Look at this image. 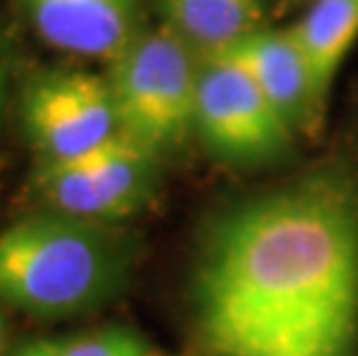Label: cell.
<instances>
[{
    "label": "cell",
    "mask_w": 358,
    "mask_h": 356,
    "mask_svg": "<svg viewBox=\"0 0 358 356\" xmlns=\"http://www.w3.org/2000/svg\"><path fill=\"white\" fill-rule=\"evenodd\" d=\"M192 308L203 356H356V173L324 166L217 218Z\"/></svg>",
    "instance_id": "6da1fadb"
},
{
    "label": "cell",
    "mask_w": 358,
    "mask_h": 356,
    "mask_svg": "<svg viewBox=\"0 0 358 356\" xmlns=\"http://www.w3.org/2000/svg\"><path fill=\"white\" fill-rule=\"evenodd\" d=\"M0 97H3V67H0Z\"/></svg>",
    "instance_id": "5bb4252c"
},
{
    "label": "cell",
    "mask_w": 358,
    "mask_h": 356,
    "mask_svg": "<svg viewBox=\"0 0 358 356\" xmlns=\"http://www.w3.org/2000/svg\"><path fill=\"white\" fill-rule=\"evenodd\" d=\"M21 120L44 162L72 160L120 134L106 74L86 70L37 74L24 93Z\"/></svg>",
    "instance_id": "8992f818"
},
{
    "label": "cell",
    "mask_w": 358,
    "mask_h": 356,
    "mask_svg": "<svg viewBox=\"0 0 358 356\" xmlns=\"http://www.w3.org/2000/svg\"><path fill=\"white\" fill-rule=\"evenodd\" d=\"M157 7L166 28L210 56L264 28L268 0H157Z\"/></svg>",
    "instance_id": "30bf717a"
},
{
    "label": "cell",
    "mask_w": 358,
    "mask_h": 356,
    "mask_svg": "<svg viewBox=\"0 0 358 356\" xmlns=\"http://www.w3.org/2000/svg\"><path fill=\"white\" fill-rule=\"evenodd\" d=\"M150 356H162V354H150Z\"/></svg>",
    "instance_id": "9a60e30c"
},
{
    "label": "cell",
    "mask_w": 358,
    "mask_h": 356,
    "mask_svg": "<svg viewBox=\"0 0 358 356\" xmlns=\"http://www.w3.org/2000/svg\"><path fill=\"white\" fill-rule=\"evenodd\" d=\"M222 54L250 74L292 130L319 125L306 56L292 28H259Z\"/></svg>",
    "instance_id": "ba28073f"
},
{
    "label": "cell",
    "mask_w": 358,
    "mask_h": 356,
    "mask_svg": "<svg viewBox=\"0 0 358 356\" xmlns=\"http://www.w3.org/2000/svg\"><path fill=\"white\" fill-rule=\"evenodd\" d=\"M127 243L102 222L51 211L0 234V299L35 317L102 306L127 283Z\"/></svg>",
    "instance_id": "7a4b0ae2"
},
{
    "label": "cell",
    "mask_w": 358,
    "mask_h": 356,
    "mask_svg": "<svg viewBox=\"0 0 358 356\" xmlns=\"http://www.w3.org/2000/svg\"><path fill=\"white\" fill-rule=\"evenodd\" d=\"M3 338H5V324H3V315H0V347H3Z\"/></svg>",
    "instance_id": "4fadbf2b"
},
{
    "label": "cell",
    "mask_w": 358,
    "mask_h": 356,
    "mask_svg": "<svg viewBox=\"0 0 358 356\" xmlns=\"http://www.w3.org/2000/svg\"><path fill=\"white\" fill-rule=\"evenodd\" d=\"M157 155L123 132L72 160L42 162L37 187L56 213L106 222L136 213L155 187Z\"/></svg>",
    "instance_id": "277c9868"
},
{
    "label": "cell",
    "mask_w": 358,
    "mask_h": 356,
    "mask_svg": "<svg viewBox=\"0 0 358 356\" xmlns=\"http://www.w3.org/2000/svg\"><path fill=\"white\" fill-rule=\"evenodd\" d=\"M146 338L127 327H106L60 343V356H150Z\"/></svg>",
    "instance_id": "8fae6325"
},
{
    "label": "cell",
    "mask_w": 358,
    "mask_h": 356,
    "mask_svg": "<svg viewBox=\"0 0 358 356\" xmlns=\"http://www.w3.org/2000/svg\"><path fill=\"white\" fill-rule=\"evenodd\" d=\"M60 343L53 338H35L28 343H21L10 356H60Z\"/></svg>",
    "instance_id": "7c38bea8"
},
{
    "label": "cell",
    "mask_w": 358,
    "mask_h": 356,
    "mask_svg": "<svg viewBox=\"0 0 358 356\" xmlns=\"http://www.w3.org/2000/svg\"><path fill=\"white\" fill-rule=\"evenodd\" d=\"M199 65L164 24L139 30L106 72L120 132L155 155L180 146L194 130Z\"/></svg>",
    "instance_id": "3957f363"
},
{
    "label": "cell",
    "mask_w": 358,
    "mask_h": 356,
    "mask_svg": "<svg viewBox=\"0 0 358 356\" xmlns=\"http://www.w3.org/2000/svg\"><path fill=\"white\" fill-rule=\"evenodd\" d=\"M30 24L51 47L116 58L139 33V0H21Z\"/></svg>",
    "instance_id": "52a82bcc"
},
{
    "label": "cell",
    "mask_w": 358,
    "mask_h": 356,
    "mask_svg": "<svg viewBox=\"0 0 358 356\" xmlns=\"http://www.w3.org/2000/svg\"><path fill=\"white\" fill-rule=\"evenodd\" d=\"M194 130L210 153L229 162H264L289 148L294 130L250 74L227 54L203 56Z\"/></svg>",
    "instance_id": "5b68a950"
},
{
    "label": "cell",
    "mask_w": 358,
    "mask_h": 356,
    "mask_svg": "<svg viewBox=\"0 0 358 356\" xmlns=\"http://www.w3.org/2000/svg\"><path fill=\"white\" fill-rule=\"evenodd\" d=\"M292 30L306 56L312 100L322 118L333 81L358 40V0H315Z\"/></svg>",
    "instance_id": "9c48e42d"
}]
</instances>
